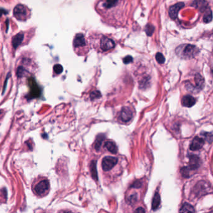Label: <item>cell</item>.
Returning a JSON list of instances; mask_svg holds the SVG:
<instances>
[{
	"label": "cell",
	"instance_id": "obj_1",
	"mask_svg": "<svg viewBox=\"0 0 213 213\" xmlns=\"http://www.w3.org/2000/svg\"><path fill=\"white\" fill-rule=\"evenodd\" d=\"M128 0H99L95 8L104 22L114 27L126 24Z\"/></svg>",
	"mask_w": 213,
	"mask_h": 213
},
{
	"label": "cell",
	"instance_id": "obj_2",
	"mask_svg": "<svg viewBox=\"0 0 213 213\" xmlns=\"http://www.w3.org/2000/svg\"><path fill=\"white\" fill-rule=\"evenodd\" d=\"M90 41L93 47L101 52H107L113 50L115 42L111 37L103 34H93L90 36Z\"/></svg>",
	"mask_w": 213,
	"mask_h": 213
},
{
	"label": "cell",
	"instance_id": "obj_3",
	"mask_svg": "<svg viewBox=\"0 0 213 213\" xmlns=\"http://www.w3.org/2000/svg\"><path fill=\"white\" fill-rule=\"evenodd\" d=\"M50 184L49 179L44 176L35 178L31 183V190L37 198H43L49 193Z\"/></svg>",
	"mask_w": 213,
	"mask_h": 213
},
{
	"label": "cell",
	"instance_id": "obj_4",
	"mask_svg": "<svg viewBox=\"0 0 213 213\" xmlns=\"http://www.w3.org/2000/svg\"><path fill=\"white\" fill-rule=\"evenodd\" d=\"M199 52V49L194 45L183 44L178 46L176 49V54L184 59L194 57Z\"/></svg>",
	"mask_w": 213,
	"mask_h": 213
},
{
	"label": "cell",
	"instance_id": "obj_5",
	"mask_svg": "<svg viewBox=\"0 0 213 213\" xmlns=\"http://www.w3.org/2000/svg\"><path fill=\"white\" fill-rule=\"evenodd\" d=\"M73 46L75 51L78 55H83L88 51V44L82 33L77 34L73 40Z\"/></svg>",
	"mask_w": 213,
	"mask_h": 213
},
{
	"label": "cell",
	"instance_id": "obj_6",
	"mask_svg": "<svg viewBox=\"0 0 213 213\" xmlns=\"http://www.w3.org/2000/svg\"><path fill=\"white\" fill-rule=\"evenodd\" d=\"M119 164V159L116 156H106L102 159L101 168L105 174H110L115 169H116Z\"/></svg>",
	"mask_w": 213,
	"mask_h": 213
},
{
	"label": "cell",
	"instance_id": "obj_7",
	"mask_svg": "<svg viewBox=\"0 0 213 213\" xmlns=\"http://www.w3.org/2000/svg\"><path fill=\"white\" fill-rule=\"evenodd\" d=\"M133 116V111L130 107H123L118 115V119L122 123L130 121Z\"/></svg>",
	"mask_w": 213,
	"mask_h": 213
},
{
	"label": "cell",
	"instance_id": "obj_8",
	"mask_svg": "<svg viewBox=\"0 0 213 213\" xmlns=\"http://www.w3.org/2000/svg\"><path fill=\"white\" fill-rule=\"evenodd\" d=\"M28 83L30 88L29 96L31 97V98L38 97L40 95V92L39 87L36 83L35 80L33 78H29L28 80Z\"/></svg>",
	"mask_w": 213,
	"mask_h": 213
},
{
	"label": "cell",
	"instance_id": "obj_9",
	"mask_svg": "<svg viewBox=\"0 0 213 213\" xmlns=\"http://www.w3.org/2000/svg\"><path fill=\"white\" fill-rule=\"evenodd\" d=\"M26 15L27 10L26 7L24 6L22 4H18L14 9V16L16 18L19 19H24Z\"/></svg>",
	"mask_w": 213,
	"mask_h": 213
},
{
	"label": "cell",
	"instance_id": "obj_10",
	"mask_svg": "<svg viewBox=\"0 0 213 213\" xmlns=\"http://www.w3.org/2000/svg\"><path fill=\"white\" fill-rule=\"evenodd\" d=\"M184 6V3L180 2H178L176 4L170 7L169 9V15L171 18L174 19L177 17L178 13L181 9H182Z\"/></svg>",
	"mask_w": 213,
	"mask_h": 213
},
{
	"label": "cell",
	"instance_id": "obj_11",
	"mask_svg": "<svg viewBox=\"0 0 213 213\" xmlns=\"http://www.w3.org/2000/svg\"><path fill=\"white\" fill-rule=\"evenodd\" d=\"M204 144V140L200 137L196 136L192 140L190 144V149L192 151L199 150L202 148Z\"/></svg>",
	"mask_w": 213,
	"mask_h": 213
},
{
	"label": "cell",
	"instance_id": "obj_12",
	"mask_svg": "<svg viewBox=\"0 0 213 213\" xmlns=\"http://www.w3.org/2000/svg\"><path fill=\"white\" fill-rule=\"evenodd\" d=\"M191 6L201 12H204L207 9L208 4L206 0H194L191 3Z\"/></svg>",
	"mask_w": 213,
	"mask_h": 213
},
{
	"label": "cell",
	"instance_id": "obj_13",
	"mask_svg": "<svg viewBox=\"0 0 213 213\" xmlns=\"http://www.w3.org/2000/svg\"><path fill=\"white\" fill-rule=\"evenodd\" d=\"M189 158V161L188 167L191 170L197 169L201 164L200 158L196 155H191Z\"/></svg>",
	"mask_w": 213,
	"mask_h": 213
},
{
	"label": "cell",
	"instance_id": "obj_14",
	"mask_svg": "<svg viewBox=\"0 0 213 213\" xmlns=\"http://www.w3.org/2000/svg\"><path fill=\"white\" fill-rule=\"evenodd\" d=\"M196 99L189 95H185L182 98L181 100V103L182 106L185 107H191L196 103Z\"/></svg>",
	"mask_w": 213,
	"mask_h": 213
},
{
	"label": "cell",
	"instance_id": "obj_15",
	"mask_svg": "<svg viewBox=\"0 0 213 213\" xmlns=\"http://www.w3.org/2000/svg\"><path fill=\"white\" fill-rule=\"evenodd\" d=\"M104 146L107 149V151H108L109 152H110L112 154H115L118 152V147H117L116 144H115V143L114 141H113L111 140H108L106 141H105Z\"/></svg>",
	"mask_w": 213,
	"mask_h": 213
},
{
	"label": "cell",
	"instance_id": "obj_16",
	"mask_svg": "<svg viewBox=\"0 0 213 213\" xmlns=\"http://www.w3.org/2000/svg\"><path fill=\"white\" fill-rule=\"evenodd\" d=\"M24 34L20 32L13 37L12 40V44L14 49H16L22 43L24 39Z\"/></svg>",
	"mask_w": 213,
	"mask_h": 213
},
{
	"label": "cell",
	"instance_id": "obj_17",
	"mask_svg": "<svg viewBox=\"0 0 213 213\" xmlns=\"http://www.w3.org/2000/svg\"><path fill=\"white\" fill-rule=\"evenodd\" d=\"M131 206L134 207L132 213H146L147 212V208L143 204H138V202Z\"/></svg>",
	"mask_w": 213,
	"mask_h": 213
},
{
	"label": "cell",
	"instance_id": "obj_18",
	"mask_svg": "<svg viewBox=\"0 0 213 213\" xmlns=\"http://www.w3.org/2000/svg\"><path fill=\"white\" fill-rule=\"evenodd\" d=\"M195 210L192 206L188 203H184L179 209V213H194Z\"/></svg>",
	"mask_w": 213,
	"mask_h": 213
},
{
	"label": "cell",
	"instance_id": "obj_19",
	"mask_svg": "<svg viewBox=\"0 0 213 213\" xmlns=\"http://www.w3.org/2000/svg\"><path fill=\"white\" fill-rule=\"evenodd\" d=\"M160 202H161V199H160L159 194L156 191L154 194L153 201H152V209L156 210L160 204Z\"/></svg>",
	"mask_w": 213,
	"mask_h": 213
},
{
	"label": "cell",
	"instance_id": "obj_20",
	"mask_svg": "<svg viewBox=\"0 0 213 213\" xmlns=\"http://www.w3.org/2000/svg\"><path fill=\"white\" fill-rule=\"evenodd\" d=\"M195 83H196V87L197 90H201L204 87V78L200 74H196L194 78Z\"/></svg>",
	"mask_w": 213,
	"mask_h": 213
},
{
	"label": "cell",
	"instance_id": "obj_21",
	"mask_svg": "<svg viewBox=\"0 0 213 213\" xmlns=\"http://www.w3.org/2000/svg\"><path fill=\"white\" fill-rule=\"evenodd\" d=\"M212 19V13L210 9H207L205 11V13L203 17V21L205 23L210 22Z\"/></svg>",
	"mask_w": 213,
	"mask_h": 213
},
{
	"label": "cell",
	"instance_id": "obj_22",
	"mask_svg": "<svg viewBox=\"0 0 213 213\" xmlns=\"http://www.w3.org/2000/svg\"><path fill=\"white\" fill-rule=\"evenodd\" d=\"M191 169L187 166V167H183L181 169V173L183 177L187 178L189 176V172Z\"/></svg>",
	"mask_w": 213,
	"mask_h": 213
},
{
	"label": "cell",
	"instance_id": "obj_23",
	"mask_svg": "<svg viewBox=\"0 0 213 213\" xmlns=\"http://www.w3.org/2000/svg\"><path fill=\"white\" fill-rule=\"evenodd\" d=\"M155 58H156V61L159 64H163L164 62V61H165V58H164V55L161 53H160V52H158L156 54Z\"/></svg>",
	"mask_w": 213,
	"mask_h": 213
},
{
	"label": "cell",
	"instance_id": "obj_24",
	"mask_svg": "<svg viewBox=\"0 0 213 213\" xmlns=\"http://www.w3.org/2000/svg\"><path fill=\"white\" fill-rule=\"evenodd\" d=\"M90 98L92 100H94L96 98H99L101 97V93L98 90H95V91H93L91 92L90 93Z\"/></svg>",
	"mask_w": 213,
	"mask_h": 213
},
{
	"label": "cell",
	"instance_id": "obj_25",
	"mask_svg": "<svg viewBox=\"0 0 213 213\" xmlns=\"http://www.w3.org/2000/svg\"><path fill=\"white\" fill-rule=\"evenodd\" d=\"M103 140V136H97V141L95 142V148L97 150H98L100 149Z\"/></svg>",
	"mask_w": 213,
	"mask_h": 213
},
{
	"label": "cell",
	"instance_id": "obj_26",
	"mask_svg": "<svg viewBox=\"0 0 213 213\" xmlns=\"http://www.w3.org/2000/svg\"><path fill=\"white\" fill-rule=\"evenodd\" d=\"M202 135L208 142L211 143L213 141V133H202Z\"/></svg>",
	"mask_w": 213,
	"mask_h": 213
},
{
	"label": "cell",
	"instance_id": "obj_27",
	"mask_svg": "<svg viewBox=\"0 0 213 213\" xmlns=\"http://www.w3.org/2000/svg\"><path fill=\"white\" fill-rule=\"evenodd\" d=\"M54 71L57 74H60L63 71V67L60 64H55L54 66Z\"/></svg>",
	"mask_w": 213,
	"mask_h": 213
},
{
	"label": "cell",
	"instance_id": "obj_28",
	"mask_svg": "<svg viewBox=\"0 0 213 213\" xmlns=\"http://www.w3.org/2000/svg\"><path fill=\"white\" fill-rule=\"evenodd\" d=\"M146 32L148 36H151L154 31V27L152 25H147L146 26Z\"/></svg>",
	"mask_w": 213,
	"mask_h": 213
},
{
	"label": "cell",
	"instance_id": "obj_29",
	"mask_svg": "<svg viewBox=\"0 0 213 213\" xmlns=\"http://www.w3.org/2000/svg\"><path fill=\"white\" fill-rule=\"evenodd\" d=\"M58 213H77V212L72 209H61L59 211Z\"/></svg>",
	"mask_w": 213,
	"mask_h": 213
},
{
	"label": "cell",
	"instance_id": "obj_30",
	"mask_svg": "<svg viewBox=\"0 0 213 213\" xmlns=\"http://www.w3.org/2000/svg\"><path fill=\"white\" fill-rule=\"evenodd\" d=\"M132 60V57L131 56H127L123 59V62L125 64H128Z\"/></svg>",
	"mask_w": 213,
	"mask_h": 213
},
{
	"label": "cell",
	"instance_id": "obj_31",
	"mask_svg": "<svg viewBox=\"0 0 213 213\" xmlns=\"http://www.w3.org/2000/svg\"><path fill=\"white\" fill-rule=\"evenodd\" d=\"M35 213H50V212L45 210H39V211H37Z\"/></svg>",
	"mask_w": 213,
	"mask_h": 213
},
{
	"label": "cell",
	"instance_id": "obj_32",
	"mask_svg": "<svg viewBox=\"0 0 213 213\" xmlns=\"http://www.w3.org/2000/svg\"><path fill=\"white\" fill-rule=\"evenodd\" d=\"M2 12L3 14H4H4H6L7 12V11H6L5 9H0V16H1L2 14Z\"/></svg>",
	"mask_w": 213,
	"mask_h": 213
}]
</instances>
